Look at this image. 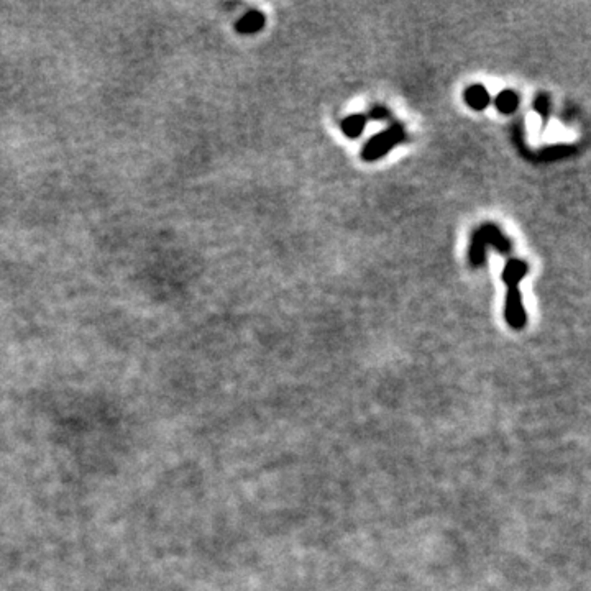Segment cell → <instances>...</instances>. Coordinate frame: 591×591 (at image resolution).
<instances>
[{
	"mask_svg": "<svg viewBox=\"0 0 591 591\" xmlns=\"http://www.w3.org/2000/svg\"><path fill=\"white\" fill-rule=\"evenodd\" d=\"M492 245L501 253H508L511 250V242L506 239L503 232L493 224H484L475 232L470 244V265L473 268H479L487 260V246Z\"/></svg>",
	"mask_w": 591,
	"mask_h": 591,
	"instance_id": "7a4b0ae2",
	"label": "cell"
},
{
	"mask_svg": "<svg viewBox=\"0 0 591 591\" xmlns=\"http://www.w3.org/2000/svg\"><path fill=\"white\" fill-rule=\"evenodd\" d=\"M465 100L470 107L475 110H483L489 105V92L487 87H483L482 84H475V86H470L465 91Z\"/></svg>",
	"mask_w": 591,
	"mask_h": 591,
	"instance_id": "277c9868",
	"label": "cell"
},
{
	"mask_svg": "<svg viewBox=\"0 0 591 591\" xmlns=\"http://www.w3.org/2000/svg\"><path fill=\"white\" fill-rule=\"evenodd\" d=\"M534 109L536 112L541 115V117L546 120L548 115H551V100L546 96V94H539V96L536 97V102H534Z\"/></svg>",
	"mask_w": 591,
	"mask_h": 591,
	"instance_id": "ba28073f",
	"label": "cell"
},
{
	"mask_svg": "<svg viewBox=\"0 0 591 591\" xmlns=\"http://www.w3.org/2000/svg\"><path fill=\"white\" fill-rule=\"evenodd\" d=\"M263 25H265V17L260 12H250L242 18V22L237 28L242 33H255V31L263 28Z\"/></svg>",
	"mask_w": 591,
	"mask_h": 591,
	"instance_id": "52a82bcc",
	"label": "cell"
},
{
	"mask_svg": "<svg viewBox=\"0 0 591 591\" xmlns=\"http://www.w3.org/2000/svg\"><path fill=\"white\" fill-rule=\"evenodd\" d=\"M494 104H496V109H498L501 114L509 115L516 112L517 105H519V97H517V94L514 91L506 89V91L498 94V97L494 99Z\"/></svg>",
	"mask_w": 591,
	"mask_h": 591,
	"instance_id": "8992f818",
	"label": "cell"
},
{
	"mask_svg": "<svg viewBox=\"0 0 591 591\" xmlns=\"http://www.w3.org/2000/svg\"><path fill=\"white\" fill-rule=\"evenodd\" d=\"M367 117L365 115H348V117L342 122V131L348 136V139H357V136L362 135V131L365 130L367 125Z\"/></svg>",
	"mask_w": 591,
	"mask_h": 591,
	"instance_id": "5b68a950",
	"label": "cell"
},
{
	"mask_svg": "<svg viewBox=\"0 0 591 591\" xmlns=\"http://www.w3.org/2000/svg\"><path fill=\"white\" fill-rule=\"evenodd\" d=\"M369 119H372V120H388V119H391V114H389V110L386 107H383V105H378V107L372 109V112H369Z\"/></svg>",
	"mask_w": 591,
	"mask_h": 591,
	"instance_id": "9c48e42d",
	"label": "cell"
},
{
	"mask_svg": "<svg viewBox=\"0 0 591 591\" xmlns=\"http://www.w3.org/2000/svg\"><path fill=\"white\" fill-rule=\"evenodd\" d=\"M529 271L526 261L522 260H509L506 263L503 271V281L508 286V296H506V322L509 327L516 330H521L527 324V314L524 305H522V298L519 293V283Z\"/></svg>",
	"mask_w": 591,
	"mask_h": 591,
	"instance_id": "6da1fadb",
	"label": "cell"
},
{
	"mask_svg": "<svg viewBox=\"0 0 591 591\" xmlns=\"http://www.w3.org/2000/svg\"><path fill=\"white\" fill-rule=\"evenodd\" d=\"M406 140V130L403 125L394 124L386 129L381 134L374 135L372 140L368 141L363 148L362 156L365 161H374L378 158H381L393 150L394 146H398L401 141Z\"/></svg>",
	"mask_w": 591,
	"mask_h": 591,
	"instance_id": "3957f363",
	"label": "cell"
}]
</instances>
